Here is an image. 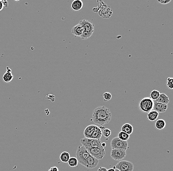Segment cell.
<instances>
[{
	"mask_svg": "<svg viewBox=\"0 0 173 171\" xmlns=\"http://www.w3.org/2000/svg\"><path fill=\"white\" fill-rule=\"evenodd\" d=\"M112 113L109 109L105 106H99L93 110L92 120L99 126L106 125L111 121Z\"/></svg>",
	"mask_w": 173,
	"mask_h": 171,
	"instance_id": "obj_1",
	"label": "cell"
},
{
	"mask_svg": "<svg viewBox=\"0 0 173 171\" xmlns=\"http://www.w3.org/2000/svg\"><path fill=\"white\" fill-rule=\"evenodd\" d=\"M83 29V34L80 38L83 40L89 39L93 34L95 31V26L92 23L87 20H82L79 23Z\"/></svg>",
	"mask_w": 173,
	"mask_h": 171,
	"instance_id": "obj_2",
	"label": "cell"
},
{
	"mask_svg": "<svg viewBox=\"0 0 173 171\" xmlns=\"http://www.w3.org/2000/svg\"><path fill=\"white\" fill-rule=\"evenodd\" d=\"M154 104V101L149 97H145L139 102V109L142 112L148 113L153 110Z\"/></svg>",
	"mask_w": 173,
	"mask_h": 171,
	"instance_id": "obj_3",
	"label": "cell"
},
{
	"mask_svg": "<svg viewBox=\"0 0 173 171\" xmlns=\"http://www.w3.org/2000/svg\"><path fill=\"white\" fill-rule=\"evenodd\" d=\"M76 156L78 162L82 165L83 163L85 161L86 159L90 156V153L88 152L87 149L84 146H79L77 149Z\"/></svg>",
	"mask_w": 173,
	"mask_h": 171,
	"instance_id": "obj_4",
	"label": "cell"
},
{
	"mask_svg": "<svg viewBox=\"0 0 173 171\" xmlns=\"http://www.w3.org/2000/svg\"><path fill=\"white\" fill-rule=\"evenodd\" d=\"M87 149L90 156L98 160L103 159L106 154L105 149L103 147H89Z\"/></svg>",
	"mask_w": 173,
	"mask_h": 171,
	"instance_id": "obj_5",
	"label": "cell"
},
{
	"mask_svg": "<svg viewBox=\"0 0 173 171\" xmlns=\"http://www.w3.org/2000/svg\"><path fill=\"white\" fill-rule=\"evenodd\" d=\"M80 143L86 149L89 147H102L100 140L85 138L80 140Z\"/></svg>",
	"mask_w": 173,
	"mask_h": 171,
	"instance_id": "obj_6",
	"label": "cell"
},
{
	"mask_svg": "<svg viewBox=\"0 0 173 171\" xmlns=\"http://www.w3.org/2000/svg\"><path fill=\"white\" fill-rule=\"evenodd\" d=\"M112 149H120L126 150L128 149V144L127 141L120 140L118 137L113 139L110 143Z\"/></svg>",
	"mask_w": 173,
	"mask_h": 171,
	"instance_id": "obj_7",
	"label": "cell"
},
{
	"mask_svg": "<svg viewBox=\"0 0 173 171\" xmlns=\"http://www.w3.org/2000/svg\"><path fill=\"white\" fill-rule=\"evenodd\" d=\"M116 169L120 171H133L134 165L132 162L126 160H121L116 164Z\"/></svg>",
	"mask_w": 173,
	"mask_h": 171,
	"instance_id": "obj_8",
	"label": "cell"
},
{
	"mask_svg": "<svg viewBox=\"0 0 173 171\" xmlns=\"http://www.w3.org/2000/svg\"><path fill=\"white\" fill-rule=\"evenodd\" d=\"M126 150L120 149H112L110 156L115 161L122 160L126 156Z\"/></svg>",
	"mask_w": 173,
	"mask_h": 171,
	"instance_id": "obj_9",
	"label": "cell"
},
{
	"mask_svg": "<svg viewBox=\"0 0 173 171\" xmlns=\"http://www.w3.org/2000/svg\"><path fill=\"white\" fill-rule=\"evenodd\" d=\"M98 163H99L98 160L95 159V158L90 155L83 163L82 165L87 169H92L95 168L98 164Z\"/></svg>",
	"mask_w": 173,
	"mask_h": 171,
	"instance_id": "obj_10",
	"label": "cell"
},
{
	"mask_svg": "<svg viewBox=\"0 0 173 171\" xmlns=\"http://www.w3.org/2000/svg\"><path fill=\"white\" fill-rule=\"evenodd\" d=\"M154 103L153 110L156 111L158 113H165L168 109L167 105L163 104L162 103H158L155 101H154Z\"/></svg>",
	"mask_w": 173,
	"mask_h": 171,
	"instance_id": "obj_11",
	"label": "cell"
},
{
	"mask_svg": "<svg viewBox=\"0 0 173 171\" xmlns=\"http://www.w3.org/2000/svg\"><path fill=\"white\" fill-rule=\"evenodd\" d=\"M14 77L11 70L9 67H6V72L3 76V80L4 82L6 83H9L13 80Z\"/></svg>",
	"mask_w": 173,
	"mask_h": 171,
	"instance_id": "obj_12",
	"label": "cell"
},
{
	"mask_svg": "<svg viewBox=\"0 0 173 171\" xmlns=\"http://www.w3.org/2000/svg\"><path fill=\"white\" fill-rule=\"evenodd\" d=\"M83 3L81 0H74L71 4V9L74 11H79L82 9Z\"/></svg>",
	"mask_w": 173,
	"mask_h": 171,
	"instance_id": "obj_13",
	"label": "cell"
},
{
	"mask_svg": "<svg viewBox=\"0 0 173 171\" xmlns=\"http://www.w3.org/2000/svg\"><path fill=\"white\" fill-rule=\"evenodd\" d=\"M102 130L98 126H96L93 134H92L90 139H93L96 140H100L101 138L102 137Z\"/></svg>",
	"mask_w": 173,
	"mask_h": 171,
	"instance_id": "obj_14",
	"label": "cell"
},
{
	"mask_svg": "<svg viewBox=\"0 0 173 171\" xmlns=\"http://www.w3.org/2000/svg\"><path fill=\"white\" fill-rule=\"evenodd\" d=\"M71 33L76 37H81L83 34V29L80 24L74 26L71 29Z\"/></svg>",
	"mask_w": 173,
	"mask_h": 171,
	"instance_id": "obj_15",
	"label": "cell"
},
{
	"mask_svg": "<svg viewBox=\"0 0 173 171\" xmlns=\"http://www.w3.org/2000/svg\"><path fill=\"white\" fill-rule=\"evenodd\" d=\"M96 125H90L88 126L84 131V135L86 138H90L93 133Z\"/></svg>",
	"mask_w": 173,
	"mask_h": 171,
	"instance_id": "obj_16",
	"label": "cell"
},
{
	"mask_svg": "<svg viewBox=\"0 0 173 171\" xmlns=\"http://www.w3.org/2000/svg\"><path fill=\"white\" fill-rule=\"evenodd\" d=\"M155 102L163 104L168 105L170 102V99L167 95L164 93H160L158 99Z\"/></svg>",
	"mask_w": 173,
	"mask_h": 171,
	"instance_id": "obj_17",
	"label": "cell"
},
{
	"mask_svg": "<svg viewBox=\"0 0 173 171\" xmlns=\"http://www.w3.org/2000/svg\"><path fill=\"white\" fill-rule=\"evenodd\" d=\"M121 131L130 135L133 133V127L130 124L126 123L121 126Z\"/></svg>",
	"mask_w": 173,
	"mask_h": 171,
	"instance_id": "obj_18",
	"label": "cell"
},
{
	"mask_svg": "<svg viewBox=\"0 0 173 171\" xmlns=\"http://www.w3.org/2000/svg\"><path fill=\"white\" fill-rule=\"evenodd\" d=\"M159 113L155 110H152L147 114V118L148 120L150 121H154L158 118Z\"/></svg>",
	"mask_w": 173,
	"mask_h": 171,
	"instance_id": "obj_19",
	"label": "cell"
},
{
	"mask_svg": "<svg viewBox=\"0 0 173 171\" xmlns=\"http://www.w3.org/2000/svg\"><path fill=\"white\" fill-rule=\"evenodd\" d=\"M155 128L158 130H162L164 129L166 126L165 121L163 119H158L155 123Z\"/></svg>",
	"mask_w": 173,
	"mask_h": 171,
	"instance_id": "obj_20",
	"label": "cell"
},
{
	"mask_svg": "<svg viewBox=\"0 0 173 171\" xmlns=\"http://www.w3.org/2000/svg\"><path fill=\"white\" fill-rule=\"evenodd\" d=\"M70 156V153L67 152H64L61 153L60 156V159L63 163H67Z\"/></svg>",
	"mask_w": 173,
	"mask_h": 171,
	"instance_id": "obj_21",
	"label": "cell"
},
{
	"mask_svg": "<svg viewBox=\"0 0 173 171\" xmlns=\"http://www.w3.org/2000/svg\"><path fill=\"white\" fill-rule=\"evenodd\" d=\"M160 94V93L159 92V91L156 90H154L151 91V92L149 93V98L153 101H155L159 96Z\"/></svg>",
	"mask_w": 173,
	"mask_h": 171,
	"instance_id": "obj_22",
	"label": "cell"
},
{
	"mask_svg": "<svg viewBox=\"0 0 173 171\" xmlns=\"http://www.w3.org/2000/svg\"><path fill=\"white\" fill-rule=\"evenodd\" d=\"M117 137L120 140L123 141H127L130 138V135L126 134V133L123 132V131H121L118 134Z\"/></svg>",
	"mask_w": 173,
	"mask_h": 171,
	"instance_id": "obj_23",
	"label": "cell"
},
{
	"mask_svg": "<svg viewBox=\"0 0 173 171\" xmlns=\"http://www.w3.org/2000/svg\"><path fill=\"white\" fill-rule=\"evenodd\" d=\"M67 163H68V165L71 167H77L78 166V164L77 158L76 157H74L70 158Z\"/></svg>",
	"mask_w": 173,
	"mask_h": 171,
	"instance_id": "obj_24",
	"label": "cell"
},
{
	"mask_svg": "<svg viewBox=\"0 0 173 171\" xmlns=\"http://www.w3.org/2000/svg\"><path fill=\"white\" fill-rule=\"evenodd\" d=\"M166 87L170 90L173 89V77H168L166 80Z\"/></svg>",
	"mask_w": 173,
	"mask_h": 171,
	"instance_id": "obj_25",
	"label": "cell"
},
{
	"mask_svg": "<svg viewBox=\"0 0 173 171\" xmlns=\"http://www.w3.org/2000/svg\"><path fill=\"white\" fill-rule=\"evenodd\" d=\"M104 101H109L112 99V94L109 92H105L103 94Z\"/></svg>",
	"mask_w": 173,
	"mask_h": 171,
	"instance_id": "obj_26",
	"label": "cell"
},
{
	"mask_svg": "<svg viewBox=\"0 0 173 171\" xmlns=\"http://www.w3.org/2000/svg\"><path fill=\"white\" fill-rule=\"evenodd\" d=\"M102 135L105 138H108L111 135V131L108 128H104L102 131Z\"/></svg>",
	"mask_w": 173,
	"mask_h": 171,
	"instance_id": "obj_27",
	"label": "cell"
},
{
	"mask_svg": "<svg viewBox=\"0 0 173 171\" xmlns=\"http://www.w3.org/2000/svg\"><path fill=\"white\" fill-rule=\"evenodd\" d=\"M46 99L50 100L51 101L53 102L55 101V96L53 94H48L46 96Z\"/></svg>",
	"mask_w": 173,
	"mask_h": 171,
	"instance_id": "obj_28",
	"label": "cell"
},
{
	"mask_svg": "<svg viewBox=\"0 0 173 171\" xmlns=\"http://www.w3.org/2000/svg\"><path fill=\"white\" fill-rule=\"evenodd\" d=\"M171 2V0H161V1H157V2L162 5H167Z\"/></svg>",
	"mask_w": 173,
	"mask_h": 171,
	"instance_id": "obj_29",
	"label": "cell"
},
{
	"mask_svg": "<svg viewBox=\"0 0 173 171\" xmlns=\"http://www.w3.org/2000/svg\"><path fill=\"white\" fill-rule=\"evenodd\" d=\"M3 4L4 6V8H8L9 6V3H8V1H2Z\"/></svg>",
	"mask_w": 173,
	"mask_h": 171,
	"instance_id": "obj_30",
	"label": "cell"
},
{
	"mask_svg": "<svg viewBox=\"0 0 173 171\" xmlns=\"http://www.w3.org/2000/svg\"><path fill=\"white\" fill-rule=\"evenodd\" d=\"M48 171H59V169L57 167H52Z\"/></svg>",
	"mask_w": 173,
	"mask_h": 171,
	"instance_id": "obj_31",
	"label": "cell"
},
{
	"mask_svg": "<svg viewBox=\"0 0 173 171\" xmlns=\"http://www.w3.org/2000/svg\"><path fill=\"white\" fill-rule=\"evenodd\" d=\"M4 8V6L2 1L0 0V12L2 11V10H3Z\"/></svg>",
	"mask_w": 173,
	"mask_h": 171,
	"instance_id": "obj_32",
	"label": "cell"
},
{
	"mask_svg": "<svg viewBox=\"0 0 173 171\" xmlns=\"http://www.w3.org/2000/svg\"><path fill=\"white\" fill-rule=\"evenodd\" d=\"M98 171H107V169L106 168H104V167H100L98 169Z\"/></svg>",
	"mask_w": 173,
	"mask_h": 171,
	"instance_id": "obj_33",
	"label": "cell"
},
{
	"mask_svg": "<svg viewBox=\"0 0 173 171\" xmlns=\"http://www.w3.org/2000/svg\"><path fill=\"white\" fill-rule=\"evenodd\" d=\"M115 166L113 168H110L109 169H107V171H115Z\"/></svg>",
	"mask_w": 173,
	"mask_h": 171,
	"instance_id": "obj_34",
	"label": "cell"
},
{
	"mask_svg": "<svg viewBox=\"0 0 173 171\" xmlns=\"http://www.w3.org/2000/svg\"><path fill=\"white\" fill-rule=\"evenodd\" d=\"M101 146H102V147H103V148L104 149V147L106 146V144H105V143H101Z\"/></svg>",
	"mask_w": 173,
	"mask_h": 171,
	"instance_id": "obj_35",
	"label": "cell"
},
{
	"mask_svg": "<svg viewBox=\"0 0 173 171\" xmlns=\"http://www.w3.org/2000/svg\"><path fill=\"white\" fill-rule=\"evenodd\" d=\"M45 113H46V115H49V113H50V112H49V110L47 109V110H45Z\"/></svg>",
	"mask_w": 173,
	"mask_h": 171,
	"instance_id": "obj_36",
	"label": "cell"
},
{
	"mask_svg": "<svg viewBox=\"0 0 173 171\" xmlns=\"http://www.w3.org/2000/svg\"><path fill=\"white\" fill-rule=\"evenodd\" d=\"M115 171H120L118 170L117 169H115Z\"/></svg>",
	"mask_w": 173,
	"mask_h": 171,
	"instance_id": "obj_37",
	"label": "cell"
}]
</instances>
